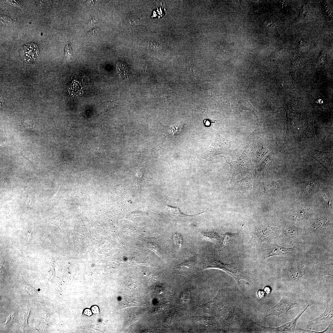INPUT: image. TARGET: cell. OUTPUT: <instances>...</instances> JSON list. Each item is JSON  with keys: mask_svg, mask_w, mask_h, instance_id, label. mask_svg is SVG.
I'll list each match as a JSON object with an SVG mask.
<instances>
[{"mask_svg": "<svg viewBox=\"0 0 333 333\" xmlns=\"http://www.w3.org/2000/svg\"><path fill=\"white\" fill-rule=\"evenodd\" d=\"M98 28H94L93 29H92V31H90L89 32H88V34L91 35L92 34H93L92 33H95L96 31H98Z\"/></svg>", "mask_w": 333, "mask_h": 333, "instance_id": "30", "label": "cell"}, {"mask_svg": "<svg viewBox=\"0 0 333 333\" xmlns=\"http://www.w3.org/2000/svg\"><path fill=\"white\" fill-rule=\"evenodd\" d=\"M72 49L71 45L69 44H68L65 49V55L67 57L71 55L72 53Z\"/></svg>", "mask_w": 333, "mask_h": 333, "instance_id": "22", "label": "cell"}, {"mask_svg": "<svg viewBox=\"0 0 333 333\" xmlns=\"http://www.w3.org/2000/svg\"><path fill=\"white\" fill-rule=\"evenodd\" d=\"M205 269L216 268L221 269L232 276L240 286V280H244L250 283L252 278L248 276L239 267L233 264H225L217 257H211L205 261Z\"/></svg>", "mask_w": 333, "mask_h": 333, "instance_id": "1", "label": "cell"}, {"mask_svg": "<svg viewBox=\"0 0 333 333\" xmlns=\"http://www.w3.org/2000/svg\"><path fill=\"white\" fill-rule=\"evenodd\" d=\"M323 197H324L325 201L326 202L327 206L329 207L330 204V199L327 193L324 191L323 192Z\"/></svg>", "mask_w": 333, "mask_h": 333, "instance_id": "25", "label": "cell"}, {"mask_svg": "<svg viewBox=\"0 0 333 333\" xmlns=\"http://www.w3.org/2000/svg\"><path fill=\"white\" fill-rule=\"evenodd\" d=\"M116 69L121 78L124 80L128 79L129 71L128 67L125 63L119 62L116 65Z\"/></svg>", "mask_w": 333, "mask_h": 333, "instance_id": "15", "label": "cell"}, {"mask_svg": "<svg viewBox=\"0 0 333 333\" xmlns=\"http://www.w3.org/2000/svg\"><path fill=\"white\" fill-rule=\"evenodd\" d=\"M316 303L313 300L310 301L305 308L301 311L298 316L293 320L282 325L276 327L262 326L265 332L271 333H294L296 323L300 317L311 306Z\"/></svg>", "mask_w": 333, "mask_h": 333, "instance_id": "5", "label": "cell"}, {"mask_svg": "<svg viewBox=\"0 0 333 333\" xmlns=\"http://www.w3.org/2000/svg\"><path fill=\"white\" fill-rule=\"evenodd\" d=\"M228 163L230 167L231 172L235 177L240 173L244 174L253 167L250 156L246 150L236 160Z\"/></svg>", "mask_w": 333, "mask_h": 333, "instance_id": "3", "label": "cell"}, {"mask_svg": "<svg viewBox=\"0 0 333 333\" xmlns=\"http://www.w3.org/2000/svg\"><path fill=\"white\" fill-rule=\"evenodd\" d=\"M92 314L91 309L88 308L84 309L83 311V314L84 315L90 316L92 315Z\"/></svg>", "mask_w": 333, "mask_h": 333, "instance_id": "24", "label": "cell"}, {"mask_svg": "<svg viewBox=\"0 0 333 333\" xmlns=\"http://www.w3.org/2000/svg\"><path fill=\"white\" fill-rule=\"evenodd\" d=\"M265 292L267 293H269L271 291L270 288L268 286L265 287L264 288Z\"/></svg>", "mask_w": 333, "mask_h": 333, "instance_id": "29", "label": "cell"}, {"mask_svg": "<svg viewBox=\"0 0 333 333\" xmlns=\"http://www.w3.org/2000/svg\"><path fill=\"white\" fill-rule=\"evenodd\" d=\"M142 215V213L138 212H132L129 214L128 215V217H134V216H140Z\"/></svg>", "mask_w": 333, "mask_h": 333, "instance_id": "26", "label": "cell"}, {"mask_svg": "<svg viewBox=\"0 0 333 333\" xmlns=\"http://www.w3.org/2000/svg\"><path fill=\"white\" fill-rule=\"evenodd\" d=\"M310 208L307 207L300 208L296 211L292 215V218L294 220H300L305 219L308 215Z\"/></svg>", "mask_w": 333, "mask_h": 333, "instance_id": "16", "label": "cell"}, {"mask_svg": "<svg viewBox=\"0 0 333 333\" xmlns=\"http://www.w3.org/2000/svg\"><path fill=\"white\" fill-rule=\"evenodd\" d=\"M304 273V265L302 264L297 263L291 265L289 267L287 274L290 279L296 280L301 278Z\"/></svg>", "mask_w": 333, "mask_h": 333, "instance_id": "10", "label": "cell"}, {"mask_svg": "<svg viewBox=\"0 0 333 333\" xmlns=\"http://www.w3.org/2000/svg\"><path fill=\"white\" fill-rule=\"evenodd\" d=\"M311 183L309 184L306 187L305 190L307 192H310L311 191V189L313 186L312 182H311Z\"/></svg>", "mask_w": 333, "mask_h": 333, "instance_id": "27", "label": "cell"}, {"mask_svg": "<svg viewBox=\"0 0 333 333\" xmlns=\"http://www.w3.org/2000/svg\"><path fill=\"white\" fill-rule=\"evenodd\" d=\"M147 245L150 249H152L161 258L163 259V255L160 246L157 244L154 243H150Z\"/></svg>", "mask_w": 333, "mask_h": 333, "instance_id": "20", "label": "cell"}, {"mask_svg": "<svg viewBox=\"0 0 333 333\" xmlns=\"http://www.w3.org/2000/svg\"><path fill=\"white\" fill-rule=\"evenodd\" d=\"M294 248H287L273 244L266 250L263 255V260L274 256L283 255L292 253Z\"/></svg>", "mask_w": 333, "mask_h": 333, "instance_id": "9", "label": "cell"}, {"mask_svg": "<svg viewBox=\"0 0 333 333\" xmlns=\"http://www.w3.org/2000/svg\"><path fill=\"white\" fill-rule=\"evenodd\" d=\"M328 219L326 217L323 216L317 218L313 223L312 230L314 232L326 228L329 223Z\"/></svg>", "mask_w": 333, "mask_h": 333, "instance_id": "13", "label": "cell"}, {"mask_svg": "<svg viewBox=\"0 0 333 333\" xmlns=\"http://www.w3.org/2000/svg\"><path fill=\"white\" fill-rule=\"evenodd\" d=\"M173 240L175 250L179 251L183 245V240L181 235L179 233L175 232L173 235Z\"/></svg>", "mask_w": 333, "mask_h": 333, "instance_id": "19", "label": "cell"}, {"mask_svg": "<svg viewBox=\"0 0 333 333\" xmlns=\"http://www.w3.org/2000/svg\"><path fill=\"white\" fill-rule=\"evenodd\" d=\"M332 300L329 294L327 296L326 309L323 313L313 320L310 321L311 326L322 323H332L333 320V306Z\"/></svg>", "mask_w": 333, "mask_h": 333, "instance_id": "7", "label": "cell"}, {"mask_svg": "<svg viewBox=\"0 0 333 333\" xmlns=\"http://www.w3.org/2000/svg\"><path fill=\"white\" fill-rule=\"evenodd\" d=\"M240 233V231H238L235 233L227 232L224 234L221 243V248H224L236 240L238 237Z\"/></svg>", "mask_w": 333, "mask_h": 333, "instance_id": "14", "label": "cell"}, {"mask_svg": "<svg viewBox=\"0 0 333 333\" xmlns=\"http://www.w3.org/2000/svg\"><path fill=\"white\" fill-rule=\"evenodd\" d=\"M333 262L324 265H318L316 267L318 278L320 279L326 275L333 276Z\"/></svg>", "mask_w": 333, "mask_h": 333, "instance_id": "11", "label": "cell"}, {"mask_svg": "<svg viewBox=\"0 0 333 333\" xmlns=\"http://www.w3.org/2000/svg\"><path fill=\"white\" fill-rule=\"evenodd\" d=\"M278 230L277 227L267 226L257 228L252 232L250 242H255L262 241L264 239L272 235Z\"/></svg>", "mask_w": 333, "mask_h": 333, "instance_id": "8", "label": "cell"}, {"mask_svg": "<svg viewBox=\"0 0 333 333\" xmlns=\"http://www.w3.org/2000/svg\"><path fill=\"white\" fill-rule=\"evenodd\" d=\"M305 153L316 160L331 176V165L333 158L332 153L309 147L305 150Z\"/></svg>", "mask_w": 333, "mask_h": 333, "instance_id": "4", "label": "cell"}, {"mask_svg": "<svg viewBox=\"0 0 333 333\" xmlns=\"http://www.w3.org/2000/svg\"><path fill=\"white\" fill-rule=\"evenodd\" d=\"M302 232L301 228L292 226L286 228L284 231V234L289 238H295L300 236Z\"/></svg>", "mask_w": 333, "mask_h": 333, "instance_id": "12", "label": "cell"}, {"mask_svg": "<svg viewBox=\"0 0 333 333\" xmlns=\"http://www.w3.org/2000/svg\"><path fill=\"white\" fill-rule=\"evenodd\" d=\"M265 295V293L263 291L259 290L258 292V297L259 298H261L264 296Z\"/></svg>", "mask_w": 333, "mask_h": 333, "instance_id": "28", "label": "cell"}, {"mask_svg": "<svg viewBox=\"0 0 333 333\" xmlns=\"http://www.w3.org/2000/svg\"><path fill=\"white\" fill-rule=\"evenodd\" d=\"M332 323H330L329 325L323 331H313L309 329H301V328H299L297 329H296V331L299 333H324L327 331L329 330L330 327L333 325Z\"/></svg>", "mask_w": 333, "mask_h": 333, "instance_id": "21", "label": "cell"}, {"mask_svg": "<svg viewBox=\"0 0 333 333\" xmlns=\"http://www.w3.org/2000/svg\"><path fill=\"white\" fill-rule=\"evenodd\" d=\"M298 133L300 140L305 142L311 147H316L320 145L315 136L312 121L306 122L300 127Z\"/></svg>", "mask_w": 333, "mask_h": 333, "instance_id": "6", "label": "cell"}, {"mask_svg": "<svg viewBox=\"0 0 333 333\" xmlns=\"http://www.w3.org/2000/svg\"><path fill=\"white\" fill-rule=\"evenodd\" d=\"M201 235L205 239L210 241L215 244L220 242V238L219 235L214 232H202Z\"/></svg>", "mask_w": 333, "mask_h": 333, "instance_id": "18", "label": "cell"}, {"mask_svg": "<svg viewBox=\"0 0 333 333\" xmlns=\"http://www.w3.org/2000/svg\"><path fill=\"white\" fill-rule=\"evenodd\" d=\"M90 309L93 314H98L100 313V310L99 308L97 305H92Z\"/></svg>", "mask_w": 333, "mask_h": 333, "instance_id": "23", "label": "cell"}, {"mask_svg": "<svg viewBox=\"0 0 333 333\" xmlns=\"http://www.w3.org/2000/svg\"><path fill=\"white\" fill-rule=\"evenodd\" d=\"M198 258V256L195 255L188 260L178 265L177 266L180 268L185 267L190 269H192L196 264Z\"/></svg>", "mask_w": 333, "mask_h": 333, "instance_id": "17", "label": "cell"}, {"mask_svg": "<svg viewBox=\"0 0 333 333\" xmlns=\"http://www.w3.org/2000/svg\"><path fill=\"white\" fill-rule=\"evenodd\" d=\"M309 301L283 296L278 303L265 311L264 316L265 318L271 316L279 317L281 314H287L290 310L299 307Z\"/></svg>", "mask_w": 333, "mask_h": 333, "instance_id": "2", "label": "cell"}]
</instances>
